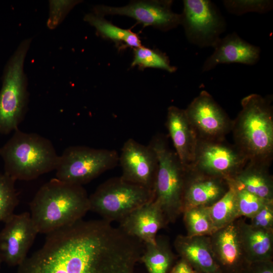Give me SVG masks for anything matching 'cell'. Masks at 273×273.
<instances>
[{"label": "cell", "instance_id": "obj_4", "mask_svg": "<svg viewBox=\"0 0 273 273\" xmlns=\"http://www.w3.org/2000/svg\"><path fill=\"white\" fill-rule=\"evenodd\" d=\"M4 172L16 181L30 180L55 170L59 156L47 138L19 128L0 147Z\"/></svg>", "mask_w": 273, "mask_h": 273}, {"label": "cell", "instance_id": "obj_18", "mask_svg": "<svg viewBox=\"0 0 273 273\" xmlns=\"http://www.w3.org/2000/svg\"><path fill=\"white\" fill-rule=\"evenodd\" d=\"M119 223L122 231L144 244L155 243L158 231L167 224L160 207L154 200L134 210Z\"/></svg>", "mask_w": 273, "mask_h": 273}, {"label": "cell", "instance_id": "obj_35", "mask_svg": "<svg viewBox=\"0 0 273 273\" xmlns=\"http://www.w3.org/2000/svg\"><path fill=\"white\" fill-rule=\"evenodd\" d=\"M3 261L1 259V258L0 257V272H1V265H2V263Z\"/></svg>", "mask_w": 273, "mask_h": 273}, {"label": "cell", "instance_id": "obj_20", "mask_svg": "<svg viewBox=\"0 0 273 273\" xmlns=\"http://www.w3.org/2000/svg\"><path fill=\"white\" fill-rule=\"evenodd\" d=\"M175 250L197 273H221L212 250L210 237L178 235Z\"/></svg>", "mask_w": 273, "mask_h": 273}, {"label": "cell", "instance_id": "obj_16", "mask_svg": "<svg viewBox=\"0 0 273 273\" xmlns=\"http://www.w3.org/2000/svg\"><path fill=\"white\" fill-rule=\"evenodd\" d=\"M186 167L183 198V212L195 206H210L229 190V185L226 179L207 175Z\"/></svg>", "mask_w": 273, "mask_h": 273}, {"label": "cell", "instance_id": "obj_14", "mask_svg": "<svg viewBox=\"0 0 273 273\" xmlns=\"http://www.w3.org/2000/svg\"><path fill=\"white\" fill-rule=\"evenodd\" d=\"M118 163L123 179L153 190L158 161L155 151L149 145H144L128 139L122 147Z\"/></svg>", "mask_w": 273, "mask_h": 273}, {"label": "cell", "instance_id": "obj_33", "mask_svg": "<svg viewBox=\"0 0 273 273\" xmlns=\"http://www.w3.org/2000/svg\"><path fill=\"white\" fill-rule=\"evenodd\" d=\"M248 273H273L272 260H262L249 263Z\"/></svg>", "mask_w": 273, "mask_h": 273}, {"label": "cell", "instance_id": "obj_9", "mask_svg": "<svg viewBox=\"0 0 273 273\" xmlns=\"http://www.w3.org/2000/svg\"><path fill=\"white\" fill-rule=\"evenodd\" d=\"M180 24L191 43L200 48H214L226 27L216 6L209 0H184Z\"/></svg>", "mask_w": 273, "mask_h": 273}, {"label": "cell", "instance_id": "obj_13", "mask_svg": "<svg viewBox=\"0 0 273 273\" xmlns=\"http://www.w3.org/2000/svg\"><path fill=\"white\" fill-rule=\"evenodd\" d=\"M0 231V257L9 266H19L38 233L29 212L13 214Z\"/></svg>", "mask_w": 273, "mask_h": 273}, {"label": "cell", "instance_id": "obj_21", "mask_svg": "<svg viewBox=\"0 0 273 273\" xmlns=\"http://www.w3.org/2000/svg\"><path fill=\"white\" fill-rule=\"evenodd\" d=\"M237 224L248 262L272 260L273 230L254 227L241 218L237 219Z\"/></svg>", "mask_w": 273, "mask_h": 273}, {"label": "cell", "instance_id": "obj_5", "mask_svg": "<svg viewBox=\"0 0 273 273\" xmlns=\"http://www.w3.org/2000/svg\"><path fill=\"white\" fill-rule=\"evenodd\" d=\"M149 145L155 151L158 161L153 200L160 207L167 223L174 222L183 213L187 167L169 148L163 135L153 136Z\"/></svg>", "mask_w": 273, "mask_h": 273}, {"label": "cell", "instance_id": "obj_28", "mask_svg": "<svg viewBox=\"0 0 273 273\" xmlns=\"http://www.w3.org/2000/svg\"><path fill=\"white\" fill-rule=\"evenodd\" d=\"M15 181L5 172H0V222H4L11 216L18 204Z\"/></svg>", "mask_w": 273, "mask_h": 273}, {"label": "cell", "instance_id": "obj_25", "mask_svg": "<svg viewBox=\"0 0 273 273\" xmlns=\"http://www.w3.org/2000/svg\"><path fill=\"white\" fill-rule=\"evenodd\" d=\"M229 188L225 194L217 202L208 207L210 215L216 230L240 218L236 189L231 184L229 183Z\"/></svg>", "mask_w": 273, "mask_h": 273}, {"label": "cell", "instance_id": "obj_2", "mask_svg": "<svg viewBox=\"0 0 273 273\" xmlns=\"http://www.w3.org/2000/svg\"><path fill=\"white\" fill-rule=\"evenodd\" d=\"M30 209L38 233L47 235L81 220L89 211V196L82 186L55 178L39 188Z\"/></svg>", "mask_w": 273, "mask_h": 273}, {"label": "cell", "instance_id": "obj_32", "mask_svg": "<svg viewBox=\"0 0 273 273\" xmlns=\"http://www.w3.org/2000/svg\"><path fill=\"white\" fill-rule=\"evenodd\" d=\"M250 219L249 223L254 227L273 230V200L267 202Z\"/></svg>", "mask_w": 273, "mask_h": 273}, {"label": "cell", "instance_id": "obj_10", "mask_svg": "<svg viewBox=\"0 0 273 273\" xmlns=\"http://www.w3.org/2000/svg\"><path fill=\"white\" fill-rule=\"evenodd\" d=\"M248 159L234 145L221 140H199L192 163L188 166L199 172L228 179L247 163Z\"/></svg>", "mask_w": 273, "mask_h": 273}, {"label": "cell", "instance_id": "obj_7", "mask_svg": "<svg viewBox=\"0 0 273 273\" xmlns=\"http://www.w3.org/2000/svg\"><path fill=\"white\" fill-rule=\"evenodd\" d=\"M154 199L152 190L123 179L111 178L101 184L89 196V210L102 219L119 221Z\"/></svg>", "mask_w": 273, "mask_h": 273}, {"label": "cell", "instance_id": "obj_8", "mask_svg": "<svg viewBox=\"0 0 273 273\" xmlns=\"http://www.w3.org/2000/svg\"><path fill=\"white\" fill-rule=\"evenodd\" d=\"M119 155L114 150L84 146L66 148L59 156L56 178L71 184L82 186L118 164Z\"/></svg>", "mask_w": 273, "mask_h": 273}, {"label": "cell", "instance_id": "obj_6", "mask_svg": "<svg viewBox=\"0 0 273 273\" xmlns=\"http://www.w3.org/2000/svg\"><path fill=\"white\" fill-rule=\"evenodd\" d=\"M31 39H24L8 61L0 90V134L18 129L26 111L28 101L24 64Z\"/></svg>", "mask_w": 273, "mask_h": 273}, {"label": "cell", "instance_id": "obj_27", "mask_svg": "<svg viewBox=\"0 0 273 273\" xmlns=\"http://www.w3.org/2000/svg\"><path fill=\"white\" fill-rule=\"evenodd\" d=\"M133 50L131 67L137 66L142 70L147 68L160 69L169 73L174 72L176 70V68L170 64L168 57L159 50L142 45Z\"/></svg>", "mask_w": 273, "mask_h": 273}, {"label": "cell", "instance_id": "obj_1", "mask_svg": "<svg viewBox=\"0 0 273 273\" xmlns=\"http://www.w3.org/2000/svg\"><path fill=\"white\" fill-rule=\"evenodd\" d=\"M141 242L103 219L79 220L47 235L43 246L17 273L127 271Z\"/></svg>", "mask_w": 273, "mask_h": 273}, {"label": "cell", "instance_id": "obj_11", "mask_svg": "<svg viewBox=\"0 0 273 273\" xmlns=\"http://www.w3.org/2000/svg\"><path fill=\"white\" fill-rule=\"evenodd\" d=\"M171 0L133 1L128 5L115 7L97 5L93 13L104 17L106 15L127 16L135 20L144 27L152 26L163 31L174 29L180 24V14L171 9Z\"/></svg>", "mask_w": 273, "mask_h": 273}, {"label": "cell", "instance_id": "obj_26", "mask_svg": "<svg viewBox=\"0 0 273 273\" xmlns=\"http://www.w3.org/2000/svg\"><path fill=\"white\" fill-rule=\"evenodd\" d=\"M183 214L188 236H209L216 231L207 206L193 207L186 209Z\"/></svg>", "mask_w": 273, "mask_h": 273}, {"label": "cell", "instance_id": "obj_36", "mask_svg": "<svg viewBox=\"0 0 273 273\" xmlns=\"http://www.w3.org/2000/svg\"><path fill=\"white\" fill-rule=\"evenodd\" d=\"M243 273H248L247 269L244 271V272Z\"/></svg>", "mask_w": 273, "mask_h": 273}, {"label": "cell", "instance_id": "obj_3", "mask_svg": "<svg viewBox=\"0 0 273 273\" xmlns=\"http://www.w3.org/2000/svg\"><path fill=\"white\" fill-rule=\"evenodd\" d=\"M272 99L252 94L241 100V110L233 120L235 145L248 161L270 165L273 156Z\"/></svg>", "mask_w": 273, "mask_h": 273}, {"label": "cell", "instance_id": "obj_22", "mask_svg": "<svg viewBox=\"0 0 273 273\" xmlns=\"http://www.w3.org/2000/svg\"><path fill=\"white\" fill-rule=\"evenodd\" d=\"M269 166L248 161L236 175L226 180L258 197L273 200V179L268 171Z\"/></svg>", "mask_w": 273, "mask_h": 273}, {"label": "cell", "instance_id": "obj_29", "mask_svg": "<svg viewBox=\"0 0 273 273\" xmlns=\"http://www.w3.org/2000/svg\"><path fill=\"white\" fill-rule=\"evenodd\" d=\"M235 188L237 205L240 218L245 217L251 218L267 202L273 200L265 199L238 187L228 181Z\"/></svg>", "mask_w": 273, "mask_h": 273}, {"label": "cell", "instance_id": "obj_23", "mask_svg": "<svg viewBox=\"0 0 273 273\" xmlns=\"http://www.w3.org/2000/svg\"><path fill=\"white\" fill-rule=\"evenodd\" d=\"M104 17L92 12L86 14L83 19L94 27L101 37L113 41L120 49L126 48L133 49L142 46L138 34L129 29L118 27Z\"/></svg>", "mask_w": 273, "mask_h": 273}, {"label": "cell", "instance_id": "obj_15", "mask_svg": "<svg viewBox=\"0 0 273 273\" xmlns=\"http://www.w3.org/2000/svg\"><path fill=\"white\" fill-rule=\"evenodd\" d=\"M209 237L213 254L221 273H243L249 263L241 243L237 219Z\"/></svg>", "mask_w": 273, "mask_h": 273}, {"label": "cell", "instance_id": "obj_12", "mask_svg": "<svg viewBox=\"0 0 273 273\" xmlns=\"http://www.w3.org/2000/svg\"><path fill=\"white\" fill-rule=\"evenodd\" d=\"M185 111L199 140H224L231 131L233 120L207 91H201Z\"/></svg>", "mask_w": 273, "mask_h": 273}, {"label": "cell", "instance_id": "obj_30", "mask_svg": "<svg viewBox=\"0 0 273 273\" xmlns=\"http://www.w3.org/2000/svg\"><path fill=\"white\" fill-rule=\"evenodd\" d=\"M222 3L226 10L235 15L250 12L263 14L273 8L272 1L269 0H224Z\"/></svg>", "mask_w": 273, "mask_h": 273}, {"label": "cell", "instance_id": "obj_34", "mask_svg": "<svg viewBox=\"0 0 273 273\" xmlns=\"http://www.w3.org/2000/svg\"><path fill=\"white\" fill-rule=\"evenodd\" d=\"M171 273H197L185 260L181 259L173 268Z\"/></svg>", "mask_w": 273, "mask_h": 273}, {"label": "cell", "instance_id": "obj_31", "mask_svg": "<svg viewBox=\"0 0 273 273\" xmlns=\"http://www.w3.org/2000/svg\"><path fill=\"white\" fill-rule=\"evenodd\" d=\"M79 1H52L50 3V16L48 25L50 28L56 27L64 17Z\"/></svg>", "mask_w": 273, "mask_h": 273}, {"label": "cell", "instance_id": "obj_17", "mask_svg": "<svg viewBox=\"0 0 273 273\" xmlns=\"http://www.w3.org/2000/svg\"><path fill=\"white\" fill-rule=\"evenodd\" d=\"M214 51L204 61L202 72L209 71L222 64H256L260 58V49L233 32L221 38L214 46Z\"/></svg>", "mask_w": 273, "mask_h": 273}, {"label": "cell", "instance_id": "obj_19", "mask_svg": "<svg viewBox=\"0 0 273 273\" xmlns=\"http://www.w3.org/2000/svg\"><path fill=\"white\" fill-rule=\"evenodd\" d=\"M166 126L179 159L184 166H190L194 159L198 138L185 109L169 106Z\"/></svg>", "mask_w": 273, "mask_h": 273}, {"label": "cell", "instance_id": "obj_24", "mask_svg": "<svg viewBox=\"0 0 273 273\" xmlns=\"http://www.w3.org/2000/svg\"><path fill=\"white\" fill-rule=\"evenodd\" d=\"M140 259L150 273H167L173 259V255L168 240L157 237L155 243L144 244Z\"/></svg>", "mask_w": 273, "mask_h": 273}]
</instances>
